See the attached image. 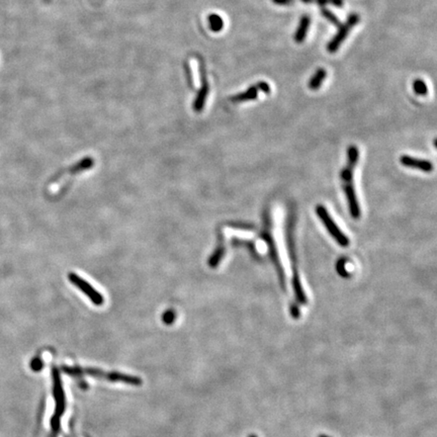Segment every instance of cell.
Returning <instances> with one entry per match:
<instances>
[{
  "label": "cell",
  "instance_id": "15",
  "mask_svg": "<svg viewBox=\"0 0 437 437\" xmlns=\"http://www.w3.org/2000/svg\"><path fill=\"white\" fill-rule=\"evenodd\" d=\"M208 20H209V24H210L211 29L215 32L222 30V28L224 27V20L218 14H216V13L210 14L208 17Z\"/></svg>",
  "mask_w": 437,
  "mask_h": 437
},
{
  "label": "cell",
  "instance_id": "23",
  "mask_svg": "<svg viewBox=\"0 0 437 437\" xmlns=\"http://www.w3.org/2000/svg\"><path fill=\"white\" fill-rule=\"evenodd\" d=\"M320 437H327V436H324V435H321Z\"/></svg>",
  "mask_w": 437,
  "mask_h": 437
},
{
  "label": "cell",
  "instance_id": "7",
  "mask_svg": "<svg viewBox=\"0 0 437 437\" xmlns=\"http://www.w3.org/2000/svg\"><path fill=\"white\" fill-rule=\"evenodd\" d=\"M259 91H262L264 93H270L269 84L265 81H260L253 86H250L246 91L232 96L231 100L233 102H244L248 100H254L257 98Z\"/></svg>",
  "mask_w": 437,
  "mask_h": 437
},
{
  "label": "cell",
  "instance_id": "9",
  "mask_svg": "<svg viewBox=\"0 0 437 437\" xmlns=\"http://www.w3.org/2000/svg\"><path fill=\"white\" fill-rule=\"evenodd\" d=\"M201 77H202V87L200 89V91L198 92L197 98L194 102V109L196 112L200 113L201 111H203L205 107V103L207 101L209 92H210V86H209V82L207 80V76H206V72L204 67L201 64Z\"/></svg>",
  "mask_w": 437,
  "mask_h": 437
},
{
  "label": "cell",
  "instance_id": "21",
  "mask_svg": "<svg viewBox=\"0 0 437 437\" xmlns=\"http://www.w3.org/2000/svg\"><path fill=\"white\" fill-rule=\"evenodd\" d=\"M295 1L296 0H272V2L277 5H290Z\"/></svg>",
  "mask_w": 437,
  "mask_h": 437
},
{
  "label": "cell",
  "instance_id": "22",
  "mask_svg": "<svg viewBox=\"0 0 437 437\" xmlns=\"http://www.w3.org/2000/svg\"><path fill=\"white\" fill-rule=\"evenodd\" d=\"M249 437H256V436H255V435H250Z\"/></svg>",
  "mask_w": 437,
  "mask_h": 437
},
{
  "label": "cell",
  "instance_id": "13",
  "mask_svg": "<svg viewBox=\"0 0 437 437\" xmlns=\"http://www.w3.org/2000/svg\"><path fill=\"white\" fill-rule=\"evenodd\" d=\"M225 253H226V249H225V246H224L223 237H222V234H220V244L218 245V247L216 248L215 252L213 253L212 256L210 257L209 265L212 268H216L218 266V264L222 261Z\"/></svg>",
  "mask_w": 437,
  "mask_h": 437
},
{
  "label": "cell",
  "instance_id": "11",
  "mask_svg": "<svg viewBox=\"0 0 437 437\" xmlns=\"http://www.w3.org/2000/svg\"><path fill=\"white\" fill-rule=\"evenodd\" d=\"M102 378L106 379L109 382H120L133 386H140L142 384L141 379L121 373H103Z\"/></svg>",
  "mask_w": 437,
  "mask_h": 437
},
{
  "label": "cell",
  "instance_id": "18",
  "mask_svg": "<svg viewBox=\"0 0 437 437\" xmlns=\"http://www.w3.org/2000/svg\"><path fill=\"white\" fill-rule=\"evenodd\" d=\"M413 89H414V92L418 95H426L428 92V88H427L426 83L421 79H416L413 82Z\"/></svg>",
  "mask_w": 437,
  "mask_h": 437
},
{
  "label": "cell",
  "instance_id": "17",
  "mask_svg": "<svg viewBox=\"0 0 437 437\" xmlns=\"http://www.w3.org/2000/svg\"><path fill=\"white\" fill-rule=\"evenodd\" d=\"M321 13H322V15H323L328 21H330L332 24H334V25H336V26H338V27L341 25L340 20L338 19V17H337V16H336L331 10L322 7V8H321Z\"/></svg>",
  "mask_w": 437,
  "mask_h": 437
},
{
  "label": "cell",
  "instance_id": "16",
  "mask_svg": "<svg viewBox=\"0 0 437 437\" xmlns=\"http://www.w3.org/2000/svg\"><path fill=\"white\" fill-rule=\"evenodd\" d=\"M304 3H317L321 6L326 4H332L334 6H342L343 0H302Z\"/></svg>",
  "mask_w": 437,
  "mask_h": 437
},
{
  "label": "cell",
  "instance_id": "20",
  "mask_svg": "<svg viewBox=\"0 0 437 437\" xmlns=\"http://www.w3.org/2000/svg\"><path fill=\"white\" fill-rule=\"evenodd\" d=\"M174 318H175L174 313H173L172 311H168V312H166V313L164 314L163 320H164V322H165L167 325H169V324H171V323L173 322Z\"/></svg>",
  "mask_w": 437,
  "mask_h": 437
},
{
  "label": "cell",
  "instance_id": "12",
  "mask_svg": "<svg viewBox=\"0 0 437 437\" xmlns=\"http://www.w3.org/2000/svg\"><path fill=\"white\" fill-rule=\"evenodd\" d=\"M310 23H311L310 16L309 15H303L302 18L300 19L298 28H297V30L295 32L294 38H295L296 43L301 44V43H303L305 41L306 36H307V33H308V30H309V27H310Z\"/></svg>",
  "mask_w": 437,
  "mask_h": 437
},
{
  "label": "cell",
  "instance_id": "19",
  "mask_svg": "<svg viewBox=\"0 0 437 437\" xmlns=\"http://www.w3.org/2000/svg\"><path fill=\"white\" fill-rule=\"evenodd\" d=\"M30 368H31L33 371H35V372L40 371V370L43 368L42 361H41L39 358L33 359V360L31 361V363H30Z\"/></svg>",
  "mask_w": 437,
  "mask_h": 437
},
{
  "label": "cell",
  "instance_id": "10",
  "mask_svg": "<svg viewBox=\"0 0 437 437\" xmlns=\"http://www.w3.org/2000/svg\"><path fill=\"white\" fill-rule=\"evenodd\" d=\"M400 162L403 166L408 168L419 169L423 172H431L433 170V165L430 161L425 159H420L416 157H412L409 155H403L400 158Z\"/></svg>",
  "mask_w": 437,
  "mask_h": 437
},
{
  "label": "cell",
  "instance_id": "2",
  "mask_svg": "<svg viewBox=\"0 0 437 437\" xmlns=\"http://www.w3.org/2000/svg\"><path fill=\"white\" fill-rule=\"evenodd\" d=\"M53 394L55 399V413L51 419V427L54 435H57L60 430V418L65 410V394L63 391L60 374L57 369L53 370Z\"/></svg>",
  "mask_w": 437,
  "mask_h": 437
},
{
  "label": "cell",
  "instance_id": "5",
  "mask_svg": "<svg viewBox=\"0 0 437 437\" xmlns=\"http://www.w3.org/2000/svg\"><path fill=\"white\" fill-rule=\"evenodd\" d=\"M359 15L356 13H352L348 16L347 20L339 26V29L337 33L331 39V41L327 45V51L329 53H336L342 43L345 41L346 36L348 35L349 31L359 22Z\"/></svg>",
  "mask_w": 437,
  "mask_h": 437
},
{
  "label": "cell",
  "instance_id": "6",
  "mask_svg": "<svg viewBox=\"0 0 437 437\" xmlns=\"http://www.w3.org/2000/svg\"><path fill=\"white\" fill-rule=\"evenodd\" d=\"M69 280L72 282V284H74L77 288H79L84 295H86L94 305L100 306L103 304V297L91 284L78 276L76 273H69Z\"/></svg>",
  "mask_w": 437,
  "mask_h": 437
},
{
  "label": "cell",
  "instance_id": "4",
  "mask_svg": "<svg viewBox=\"0 0 437 437\" xmlns=\"http://www.w3.org/2000/svg\"><path fill=\"white\" fill-rule=\"evenodd\" d=\"M316 213L320 220L322 221V223L325 225L327 231L329 232V234L331 235V237H333V239L337 242V244L344 248L348 247L350 244L349 238L338 228L337 224L334 222L329 213H328L327 209L319 205L316 208Z\"/></svg>",
  "mask_w": 437,
  "mask_h": 437
},
{
  "label": "cell",
  "instance_id": "8",
  "mask_svg": "<svg viewBox=\"0 0 437 437\" xmlns=\"http://www.w3.org/2000/svg\"><path fill=\"white\" fill-rule=\"evenodd\" d=\"M268 218V220H265V223L267 225H265V230H264V233H263V238L268 243L271 258H272L273 263H274V265L276 267V270H277L280 282L284 283V271H283V268L281 267V264H280V261H279V258H278V255H277V251H276V247H275V244L273 243V238H272L271 233H270V220H269V218Z\"/></svg>",
  "mask_w": 437,
  "mask_h": 437
},
{
  "label": "cell",
  "instance_id": "3",
  "mask_svg": "<svg viewBox=\"0 0 437 437\" xmlns=\"http://www.w3.org/2000/svg\"><path fill=\"white\" fill-rule=\"evenodd\" d=\"M293 225H290V222L288 223L287 226V245H288V250L290 253V260H291V264H293V271H294V275H293V287L295 290V295L297 298V301L300 304L306 305L307 304V297L304 293V289L301 283V278L299 275V271H298V265H297V254H296V250H295V242H294V234H293Z\"/></svg>",
  "mask_w": 437,
  "mask_h": 437
},
{
  "label": "cell",
  "instance_id": "1",
  "mask_svg": "<svg viewBox=\"0 0 437 437\" xmlns=\"http://www.w3.org/2000/svg\"><path fill=\"white\" fill-rule=\"evenodd\" d=\"M359 158L358 148L354 145H351L347 150V164L341 172V179L343 180V189L348 202L349 212L353 218H358L360 217V207L358 200L356 198L354 190L353 174L354 168L357 165Z\"/></svg>",
  "mask_w": 437,
  "mask_h": 437
},
{
  "label": "cell",
  "instance_id": "14",
  "mask_svg": "<svg viewBox=\"0 0 437 437\" xmlns=\"http://www.w3.org/2000/svg\"><path fill=\"white\" fill-rule=\"evenodd\" d=\"M327 76V72L324 68H319L315 73L314 75L311 77L310 81H309V87L312 90H318L320 88V86L322 85L323 81L325 80Z\"/></svg>",
  "mask_w": 437,
  "mask_h": 437
}]
</instances>
